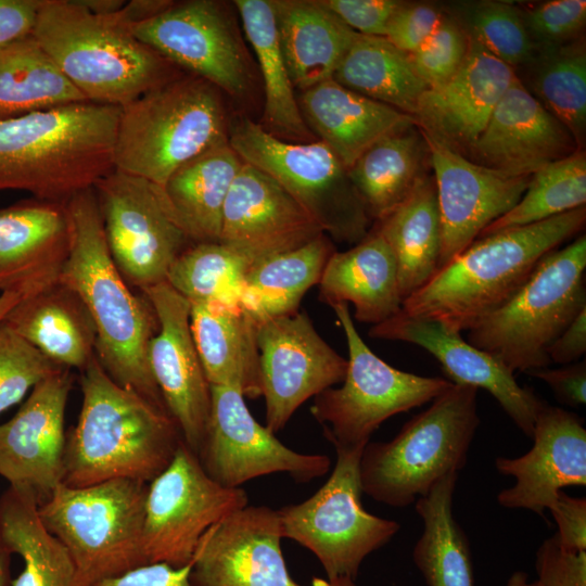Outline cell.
<instances>
[{"label":"cell","mask_w":586,"mask_h":586,"mask_svg":"<svg viewBox=\"0 0 586 586\" xmlns=\"http://www.w3.org/2000/svg\"><path fill=\"white\" fill-rule=\"evenodd\" d=\"M343 87L415 116L429 88L408 55L384 37L358 34L332 77Z\"/></svg>","instance_id":"obj_40"},{"label":"cell","mask_w":586,"mask_h":586,"mask_svg":"<svg viewBox=\"0 0 586 586\" xmlns=\"http://www.w3.org/2000/svg\"><path fill=\"white\" fill-rule=\"evenodd\" d=\"M249 505L242 487L230 488L204 471L181 442L167 468L148 484L143 548L148 563L175 568L192 562L206 532Z\"/></svg>","instance_id":"obj_15"},{"label":"cell","mask_w":586,"mask_h":586,"mask_svg":"<svg viewBox=\"0 0 586 586\" xmlns=\"http://www.w3.org/2000/svg\"><path fill=\"white\" fill-rule=\"evenodd\" d=\"M506 586H542L539 582L536 581H528V576L524 571H515L513 572L508 581Z\"/></svg>","instance_id":"obj_62"},{"label":"cell","mask_w":586,"mask_h":586,"mask_svg":"<svg viewBox=\"0 0 586 586\" xmlns=\"http://www.w3.org/2000/svg\"><path fill=\"white\" fill-rule=\"evenodd\" d=\"M66 203L28 199L0 209V293L30 297L59 282L69 255Z\"/></svg>","instance_id":"obj_27"},{"label":"cell","mask_w":586,"mask_h":586,"mask_svg":"<svg viewBox=\"0 0 586 586\" xmlns=\"http://www.w3.org/2000/svg\"><path fill=\"white\" fill-rule=\"evenodd\" d=\"M66 208L71 249L59 282L74 290L91 315L95 356L105 372L167 411L148 362L157 318L146 297L129 289L112 259L93 188L71 198Z\"/></svg>","instance_id":"obj_1"},{"label":"cell","mask_w":586,"mask_h":586,"mask_svg":"<svg viewBox=\"0 0 586 586\" xmlns=\"http://www.w3.org/2000/svg\"><path fill=\"white\" fill-rule=\"evenodd\" d=\"M33 37L89 102L122 107L181 75L117 12L98 14L80 1L43 0Z\"/></svg>","instance_id":"obj_5"},{"label":"cell","mask_w":586,"mask_h":586,"mask_svg":"<svg viewBox=\"0 0 586 586\" xmlns=\"http://www.w3.org/2000/svg\"><path fill=\"white\" fill-rule=\"evenodd\" d=\"M148 484L115 479L72 487L60 484L38 506L39 518L68 551L79 586L145 564L143 527Z\"/></svg>","instance_id":"obj_9"},{"label":"cell","mask_w":586,"mask_h":586,"mask_svg":"<svg viewBox=\"0 0 586 586\" xmlns=\"http://www.w3.org/2000/svg\"><path fill=\"white\" fill-rule=\"evenodd\" d=\"M521 14L535 47L564 44L582 38L586 24V1H547L521 10Z\"/></svg>","instance_id":"obj_48"},{"label":"cell","mask_w":586,"mask_h":586,"mask_svg":"<svg viewBox=\"0 0 586 586\" xmlns=\"http://www.w3.org/2000/svg\"><path fill=\"white\" fill-rule=\"evenodd\" d=\"M3 321L60 367L81 371L95 356L91 315L79 295L61 282L22 298Z\"/></svg>","instance_id":"obj_30"},{"label":"cell","mask_w":586,"mask_h":586,"mask_svg":"<svg viewBox=\"0 0 586 586\" xmlns=\"http://www.w3.org/2000/svg\"><path fill=\"white\" fill-rule=\"evenodd\" d=\"M515 79L511 66L469 38V49L458 71L422 94L413 116L417 126L425 135L464 154Z\"/></svg>","instance_id":"obj_26"},{"label":"cell","mask_w":586,"mask_h":586,"mask_svg":"<svg viewBox=\"0 0 586 586\" xmlns=\"http://www.w3.org/2000/svg\"><path fill=\"white\" fill-rule=\"evenodd\" d=\"M322 233L273 178L243 162L224 205L218 242L253 265L297 249Z\"/></svg>","instance_id":"obj_22"},{"label":"cell","mask_w":586,"mask_h":586,"mask_svg":"<svg viewBox=\"0 0 586 586\" xmlns=\"http://www.w3.org/2000/svg\"><path fill=\"white\" fill-rule=\"evenodd\" d=\"M222 93L181 74L120 107L114 168L160 187L183 164L229 142Z\"/></svg>","instance_id":"obj_6"},{"label":"cell","mask_w":586,"mask_h":586,"mask_svg":"<svg viewBox=\"0 0 586 586\" xmlns=\"http://www.w3.org/2000/svg\"><path fill=\"white\" fill-rule=\"evenodd\" d=\"M266 426L275 434L310 397L342 383L347 359L316 331L303 311L257 322Z\"/></svg>","instance_id":"obj_17"},{"label":"cell","mask_w":586,"mask_h":586,"mask_svg":"<svg viewBox=\"0 0 586 586\" xmlns=\"http://www.w3.org/2000/svg\"><path fill=\"white\" fill-rule=\"evenodd\" d=\"M72 385V370L59 368L0 424V476L10 487L30 494L38 506L63 483L64 420Z\"/></svg>","instance_id":"obj_19"},{"label":"cell","mask_w":586,"mask_h":586,"mask_svg":"<svg viewBox=\"0 0 586 586\" xmlns=\"http://www.w3.org/2000/svg\"><path fill=\"white\" fill-rule=\"evenodd\" d=\"M242 164L227 142L180 166L162 187L193 243L219 241L224 205Z\"/></svg>","instance_id":"obj_34"},{"label":"cell","mask_w":586,"mask_h":586,"mask_svg":"<svg viewBox=\"0 0 586 586\" xmlns=\"http://www.w3.org/2000/svg\"><path fill=\"white\" fill-rule=\"evenodd\" d=\"M198 458L208 476L230 488L278 472L307 483L324 475L331 467L326 455L302 454L286 447L254 419L243 394L228 385H211V410Z\"/></svg>","instance_id":"obj_16"},{"label":"cell","mask_w":586,"mask_h":586,"mask_svg":"<svg viewBox=\"0 0 586 586\" xmlns=\"http://www.w3.org/2000/svg\"><path fill=\"white\" fill-rule=\"evenodd\" d=\"M586 154L578 150L533 175L520 201L488 225L479 238L538 222L585 206Z\"/></svg>","instance_id":"obj_44"},{"label":"cell","mask_w":586,"mask_h":586,"mask_svg":"<svg viewBox=\"0 0 586 586\" xmlns=\"http://www.w3.org/2000/svg\"><path fill=\"white\" fill-rule=\"evenodd\" d=\"M319 300L329 306L353 304L359 322L381 323L403 305L394 254L374 229L352 249L334 252L322 271Z\"/></svg>","instance_id":"obj_29"},{"label":"cell","mask_w":586,"mask_h":586,"mask_svg":"<svg viewBox=\"0 0 586 586\" xmlns=\"http://www.w3.org/2000/svg\"><path fill=\"white\" fill-rule=\"evenodd\" d=\"M532 438L524 455L495 459L497 471L515 480L498 493L497 502L544 515L564 487L586 485V429L576 413L544 402Z\"/></svg>","instance_id":"obj_23"},{"label":"cell","mask_w":586,"mask_h":586,"mask_svg":"<svg viewBox=\"0 0 586 586\" xmlns=\"http://www.w3.org/2000/svg\"><path fill=\"white\" fill-rule=\"evenodd\" d=\"M335 466L309 498L278 510L282 536L314 553L328 578H356L364 560L399 531L394 520L361 504L359 462L364 448L334 447Z\"/></svg>","instance_id":"obj_12"},{"label":"cell","mask_w":586,"mask_h":586,"mask_svg":"<svg viewBox=\"0 0 586 586\" xmlns=\"http://www.w3.org/2000/svg\"><path fill=\"white\" fill-rule=\"evenodd\" d=\"M86 101L33 36L0 48V120Z\"/></svg>","instance_id":"obj_41"},{"label":"cell","mask_w":586,"mask_h":586,"mask_svg":"<svg viewBox=\"0 0 586 586\" xmlns=\"http://www.w3.org/2000/svg\"><path fill=\"white\" fill-rule=\"evenodd\" d=\"M444 14V7L434 3L404 1L390 20L384 38L410 54L431 36Z\"/></svg>","instance_id":"obj_49"},{"label":"cell","mask_w":586,"mask_h":586,"mask_svg":"<svg viewBox=\"0 0 586 586\" xmlns=\"http://www.w3.org/2000/svg\"><path fill=\"white\" fill-rule=\"evenodd\" d=\"M232 7L215 0L173 2L129 28L181 71L243 99L254 87L255 71Z\"/></svg>","instance_id":"obj_14"},{"label":"cell","mask_w":586,"mask_h":586,"mask_svg":"<svg viewBox=\"0 0 586 586\" xmlns=\"http://www.w3.org/2000/svg\"><path fill=\"white\" fill-rule=\"evenodd\" d=\"M232 3L263 79L265 105L264 124L260 125L286 141H311L314 136L303 119L281 50L272 0H235Z\"/></svg>","instance_id":"obj_35"},{"label":"cell","mask_w":586,"mask_h":586,"mask_svg":"<svg viewBox=\"0 0 586 586\" xmlns=\"http://www.w3.org/2000/svg\"><path fill=\"white\" fill-rule=\"evenodd\" d=\"M446 12L466 35L514 71L535 52L524 26L521 10L505 1H474L453 4Z\"/></svg>","instance_id":"obj_45"},{"label":"cell","mask_w":586,"mask_h":586,"mask_svg":"<svg viewBox=\"0 0 586 586\" xmlns=\"http://www.w3.org/2000/svg\"><path fill=\"white\" fill-rule=\"evenodd\" d=\"M369 335L415 344L428 351L441 364L447 380L453 384L487 391L513 423L532 437L544 400L532 388L521 386L513 372L499 359L470 344L461 333L437 321L408 317L399 310L390 319L372 326Z\"/></svg>","instance_id":"obj_24"},{"label":"cell","mask_w":586,"mask_h":586,"mask_svg":"<svg viewBox=\"0 0 586 586\" xmlns=\"http://www.w3.org/2000/svg\"><path fill=\"white\" fill-rule=\"evenodd\" d=\"M585 270L583 233L544 256L504 305L467 331L468 342L512 372L548 367V347L586 308Z\"/></svg>","instance_id":"obj_8"},{"label":"cell","mask_w":586,"mask_h":586,"mask_svg":"<svg viewBox=\"0 0 586 586\" xmlns=\"http://www.w3.org/2000/svg\"><path fill=\"white\" fill-rule=\"evenodd\" d=\"M548 509L557 523L560 545L569 550H586V499L561 491Z\"/></svg>","instance_id":"obj_52"},{"label":"cell","mask_w":586,"mask_h":586,"mask_svg":"<svg viewBox=\"0 0 586 586\" xmlns=\"http://www.w3.org/2000/svg\"><path fill=\"white\" fill-rule=\"evenodd\" d=\"M377 222L375 229L394 254L404 302L438 270L442 227L433 176L428 175L402 204Z\"/></svg>","instance_id":"obj_36"},{"label":"cell","mask_w":586,"mask_h":586,"mask_svg":"<svg viewBox=\"0 0 586 586\" xmlns=\"http://www.w3.org/2000/svg\"><path fill=\"white\" fill-rule=\"evenodd\" d=\"M43 0H0V48L33 36Z\"/></svg>","instance_id":"obj_55"},{"label":"cell","mask_w":586,"mask_h":586,"mask_svg":"<svg viewBox=\"0 0 586 586\" xmlns=\"http://www.w3.org/2000/svg\"><path fill=\"white\" fill-rule=\"evenodd\" d=\"M90 11L98 14H112L117 12L125 3L120 0H80Z\"/></svg>","instance_id":"obj_58"},{"label":"cell","mask_w":586,"mask_h":586,"mask_svg":"<svg viewBox=\"0 0 586 586\" xmlns=\"http://www.w3.org/2000/svg\"><path fill=\"white\" fill-rule=\"evenodd\" d=\"M331 308L345 334L347 370L340 387H329L315 396L310 412L334 447L364 448L385 420L432 402L453 383L392 367L364 342L348 304Z\"/></svg>","instance_id":"obj_11"},{"label":"cell","mask_w":586,"mask_h":586,"mask_svg":"<svg viewBox=\"0 0 586 586\" xmlns=\"http://www.w3.org/2000/svg\"><path fill=\"white\" fill-rule=\"evenodd\" d=\"M480 425L477 390L451 384L387 442H369L361 454L362 494L403 508L441 479L458 473Z\"/></svg>","instance_id":"obj_7"},{"label":"cell","mask_w":586,"mask_h":586,"mask_svg":"<svg viewBox=\"0 0 586 586\" xmlns=\"http://www.w3.org/2000/svg\"><path fill=\"white\" fill-rule=\"evenodd\" d=\"M468 49V36L445 10L442 21L431 36L407 55L416 74L430 88L443 84L458 71Z\"/></svg>","instance_id":"obj_47"},{"label":"cell","mask_w":586,"mask_h":586,"mask_svg":"<svg viewBox=\"0 0 586 586\" xmlns=\"http://www.w3.org/2000/svg\"><path fill=\"white\" fill-rule=\"evenodd\" d=\"M578 150L572 132L517 77L463 155L492 169L531 176Z\"/></svg>","instance_id":"obj_25"},{"label":"cell","mask_w":586,"mask_h":586,"mask_svg":"<svg viewBox=\"0 0 586 586\" xmlns=\"http://www.w3.org/2000/svg\"><path fill=\"white\" fill-rule=\"evenodd\" d=\"M173 1L167 0H133L125 2L117 11L128 25L149 20L166 10Z\"/></svg>","instance_id":"obj_57"},{"label":"cell","mask_w":586,"mask_h":586,"mask_svg":"<svg viewBox=\"0 0 586 586\" xmlns=\"http://www.w3.org/2000/svg\"><path fill=\"white\" fill-rule=\"evenodd\" d=\"M141 292L158 322L148 347L151 374L186 445L198 456L211 410V384L190 329L191 304L166 281Z\"/></svg>","instance_id":"obj_18"},{"label":"cell","mask_w":586,"mask_h":586,"mask_svg":"<svg viewBox=\"0 0 586 586\" xmlns=\"http://www.w3.org/2000/svg\"><path fill=\"white\" fill-rule=\"evenodd\" d=\"M585 222L583 206L477 238L405 298L400 311L437 321L458 333L468 331L504 305L544 256L579 235Z\"/></svg>","instance_id":"obj_3"},{"label":"cell","mask_w":586,"mask_h":586,"mask_svg":"<svg viewBox=\"0 0 586 586\" xmlns=\"http://www.w3.org/2000/svg\"><path fill=\"white\" fill-rule=\"evenodd\" d=\"M457 480L447 474L415 501L423 530L412 559L428 586H474L470 545L453 513Z\"/></svg>","instance_id":"obj_38"},{"label":"cell","mask_w":586,"mask_h":586,"mask_svg":"<svg viewBox=\"0 0 586 586\" xmlns=\"http://www.w3.org/2000/svg\"><path fill=\"white\" fill-rule=\"evenodd\" d=\"M303 119L347 169L379 140L417 125L413 116L349 90L333 78L302 91Z\"/></svg>","instance_id":"obj_28"},{"label":"cell","mask_w":586,"mask_h":586,"mask_svg":"<svg viewBox=\"0 0 586 586\" xmlns=\"http://www.w3.org/2000/svg\"><path fill=\"white\" fill-rule=\"evenodd\" d=\"M311 586H357L354 578L348 576H340L334 578L315 577Z\"/></svg>","instance_id":"obj_61"},{"label":"cell","mask_w":586,"mask_h":586,"mask_svg":"<svg viewBox=\"0 0 586 586\" xmlns=\"http://www.w3.org/2000/svg\"><path fill=\"white\" fill-rule=\"evenodd\" d=\"M229 144L247 164L273 178L337 242L356 244L372 219L347 167L323 142H291L247 117L229 129Z\"/></svg>","instance_id":"obj_10"},{"label":"cell","mask_w":586,"mask_h":586,"mask_svg":"<svg viewBox=\"0 0 586 586\" xmlns=\"http://www.w3.org/2000/svg\"><path fill=\"white\" fill-rule=\"evenodd\" d=\"M10 555L0 540V586L10 585Z\"/></svg>","instance_id":"obj_59"},{"label":"cell","mask_w":586,"mask_h":586,"mask_svg":"<svg viewBox=\"0 0 586 586\" xmlns=\"http://www.w3.org/2000/svg\"><path fill=\"white\" fill-rule=\"evenodd\" d=\"M190 304V329L208 383L262 396L256 320L242 307Z\"/></svg>","instance_id":"obj_31"},{"label":"cell","mask_w":586,"mask_h":586,"mask_svg":"<svg viewBox=\"0 0 586 586\" xmlns=\"http://www.w3.org/2000/svg\"><path fill=\"white\" fill-rule=\"evenodd\" d=\"M320 2L356 33L385 37L390 20L404 1L320 0Z\"/></svg>","instance_id":"obj_51"},{"label":"cell","mask_w":586,"mask_h":586,"mask_svg":"<svg viewBox=\"0 0 586 586\" xmlns=\"http://www.w3.org/2000/svg\"><path fill=\"white\" fill-rule=\"evenodd\" d=\"M278 510L246 505L212 526L192 559L194 586H302L281 550Z\"/></svg>","instance_id":"obj_21"},{"label":"cell","mask_w":586,"mask_h":586,"mask_svg":"<svg viewBox=\"0 0 586 586\" xmlns=\"http://www.w3.org/2000/svg\"><path fill=\"white\" fill-rule=\"evenodd\" d=\"M334 252L333 243L322 233L297 249L253 264L246 275L243 308L256 322L297 311Z\"/></svg>","instance_id":"obj_39"},{"label":"cell","mask_w":586,"mask_h":586,"mask_svg":"<svg viewBox=\"0 0 586 586\" xmlns=\"http://www.w3.org/2000/svg\"><path fill=\"white\" fill-rule=\"evenodd\" d=\"M191 570L192 562L180 568L167 563H145L90 586H194Z\"/></svg>","instance_id":"obj_54"},{"label":"cell","mask_w":586,"mask_h":586,"mask_svg":"<svg viewBox=\"0 0 586 586\" xmlns=\"http://www.w3.org/2000/svg\"><path fill=\"white\" fill-rule=\"evenodd\" d=\"M62 368L0 322V415L18 404L46 377Z\"/></svg>","instance_id":"obj_46"},{"label":"cell","mask_w":586,"mask_h":586,"mask_svg":"<svg viewBox=\"0 0 586 586\" xmlns=\"http://www.w3.org/2000/svg\"><path fill=\"white\" fill-rule=\"evenodd\" d=\"M544 381L562 405L584 406L586 403V362L578 360L559 368H539L526 372Z\"/></svg>","instance_id":"obj_53"},{"label":"cell","mask_w":586,"mask_h":586,"mask_svg":"<svg viewBox=\"0 0 586 586\" xmlns=\"http://www.w3.org/2000/svg\"><path fill=\"white\" fill-rule=\"evenodd\" d=\"M21 300L22 297L15 293H0V322Z\"/></svg>","instance_id":"obj_60"},{"label":"cell","mask_w":586,"mask_h":586,"mask_svg":"<svg viewBox=\"0 0 586 586\" xmlns=\"http://www.w3.org/2000/svg\"><path fill=\"white\" fill-rule=\"evenodd\" d=\"M120 107L79 102L0 120V191L66 203L114 169Z\"/></svg>","instance_id":"obj_4"},{"label":"cell","mask_w":586,"mask_h":586,"mask_svg":"<svg viewBox=\"0 0 586 586\" xmlns=\"http://www.w3.org/2000/svg\"><path fill=\"white\" fill-rule=\"evenodd\" d=\"M428 143L415 125L369 148L348 175L372 220L380 221L402 204L429 175Z\"/></svg>","instance_id":"obj_33"},{"label":"cell","mask_w":586,"mask_h":586,"mask_svg":"<svg viewBox=\"0 0 586 586\" xmlns=\"http://www.w3.org/2000/svg\"><path fill=\"white\" fill-rule=\"evenodd\" d=\"M106 244L118 271L140 291L165 282L192 244L162 187L113 169L94 186Z\"/></svg>","instance_id":"obj_13"},{"label":"cell","mask_w":586,"mask_h":586,"mask_svg":"<svg viewBox=\"0 0 586 586\" xmlns=\"http://www.w3.org/2000/svg\"><path fill=\"white\" fill-rule=\"evenodd\" d=\"M422 135L430 151L441 217V269L520 201L531 176L483 166L423 131Z\"/></svg>","instance_id":"obj_20"},{"label":"cell","mask_w":586,"mask_h":586,"mask_svg":"<svg viewBox=\"0 0 586 586\" xmlns=\"http://www.w3.org/2000/svg\"><path fill=\"white\" fill-rule=\"evenodd\" d=\"M281 50L294 89L333 77L358 33L320 0H272Z\"/></svg>","instance_id":"obj_32"},{"label":"cell","mask_w":586,"mask_h":586,"mask_svg":"<svg viewBox=\"0 0 586 586\" xmlns=\"http://www.w3.org/2000/svg\"><path fill=\"white\" fill-rule=\"evenodd\" d=\"M535 570L542 586H586V550L563 548L555 534L538 547Z\"/></svg>","instance_id":"obj_50"},{"label":"cell","mask_w":586,"mask_h":586,"mask_svg":"<svg viewBox=\"0 0 586 586\" xmlns=\"http://www.w3.org/2000/svg\"><path fill=\"white\" fill-rule=\"evenodd\" d=\"M252 264L220 242L194 243L173 264L166 282L190 303L242 307Z\"/></svg>","instance_id":"obj_43"},{"label":"cell","mask_w":586,"mask_h":586,"mask_svg":"<svg viewBox=\"0 0 586 586\" xmlns=\"http://www.w3.org/2000/svg\"><path fill=\"white\" fill-rule=\"evenodd\" d=\"M0 540L23 561L11 586H79L68 551L42 524L30 494L9 486L0 497Z\"/></svg>","instance_id":"obj_37"},{"label":"cell","mask_w":586,"mask_h":586,"mask_svg":"<svg viewBox=\"0 0 586 586\" xmlns=\"http://www.w3.org/2000/svg\"><path fill=\"white\" fill-rule=\"evenodd\" d=\"M586 353V308L550 344L547 355L550 362L569 365L578 361Z\"/></svg>","instance_id":"obj_56"},{"label":"cell","mask_w":586,"mask_h":586,"mask_svg":"<svg viewBox=\"0 0 586 586\" xmlns=\"http://www.w3.org/2000/svg\"><path fill=\"white\" fill-rule=\"evenodd\" d=\"M81 408L68 433L63 484L85 487L115 479L149 484L183 442L169 413L117 384L97 356L80 371Z\"/></svg>","instance_id":"obj_2"},{"label":"cell","mask_w":586,"mask_h":586,"mask_svg":"<svg viewBox=\"0 0 586 586\" xmlns=\"http://www.w3.org/2000/svg\"><path fill=\"white\" fill-rule=\"evenodd\" d=\"M518 69H522V77H517L526 90L572 132L583 149L586 133L584 39L535 47L532 59Z\"/></svg>","instance_id":"obj_42"}]
</instances>
